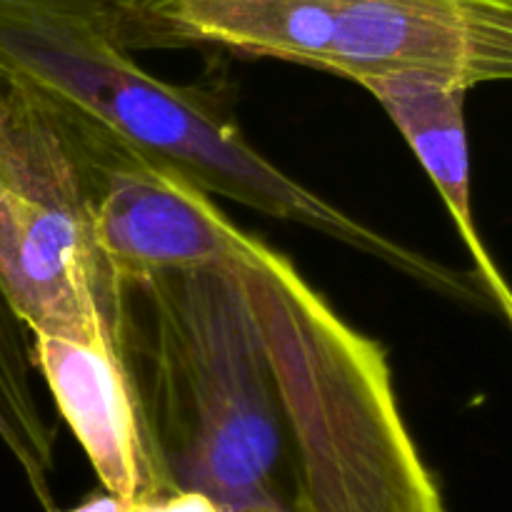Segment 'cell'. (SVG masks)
Here are the masks:
<instances>
[{"instance_id":"cell-1","label":"cell","mask_w":512,"mask_h":512,"mask_svg":"<svg viewBox=\"0 0 512 512\" xmlns=\"http://www.w3.org/2000/svg\"><path fill=\"white\" fill-rule=\"evenodd\" d=\"M113 338L170 490L220 512H448L383 345L238 225L215 263L123 280Z\"/></svg>"},{"instance_id":"cell-2","label":"cell","mask_w":512,"mask_h":512,"mask_svg":"<svg viewBox=\"0 0 512 512\" xmlns=\"http://www.w3.org/2000/svg\"><path fill=\"white\" fill-rule=\"evenodd\" d=\"M0 80L33 90L100 138L178 170L210 195L305 225L458 298L478 288L335 208L265 158L213 95L135 60L113 0H0Z\"/></svg>"},{"instance_id":"cell-3","label":"cell","mask_w":512,"mask_h":512,"mask_svg":"<svg viewBox=\"0 0 512 512\" xmlns=\"http://www.w3.org/2000/svg\"><path fill=\"white\" fill-rule=\"evenodd\" d=\"M135 45H213L363 80H512V0H113Z\"/></svg>"},{"instance_id":"cell-4","label":"cell","mask_w":512,"mask_h":512,"mask_svg":"<svg viewBox=\"0 0 512 512\" xmlns=\"http://www.w3.org/2000/svg\"><path fill=\"white\" fill-rule=\"evenodd\" d=\"M105 140L0 80V290L30 335L115 343L118 283L95 235Z\"/></svg>"},{"instance_id":"cell-5","label":"cell","mask_w":512,"mask_h":512,"mask_svg":"<svg viewBox=\"0 0 512 512\" xmlns=\"http://www.w3.org/2000/svg\"><path fill=\"white\" fill-rule=\"evenodd\" d=\"M233 228L208 190L105 140L95 235L115 283L215 263L228 250Z\"/></svg>"},{"instance_id":"cell-6","label":"cell","mask_w":512,"mask_h":512,"mask_svg":"<svg viewBox=\"0 0 512 512\" xmlns=\"http://www.w3.org/2000/svg\"><path fill=\"white\" fill-rule=\"evenodd\" d=\"M33 363L105 493L140 503L173 493L155 463L115 343L33 335Z\"/></svg>"},{"instance_id":"cell-7","label":"cell","mask_w":512,"mask_h":512,"mask_svg":"<svg viewBox=\"0 0 512 512\" xmlns=\"http://www.w3.org/2000/svg\"><path fill=\"white\" fill-rule=\"evenodd\" d=\"M360 85L375 95L418 155L473 258L480 285L512 328V288L490 258L473 215L470 150L465 130L468 88L425 73L380 75L363 80Z\"/></svg>"},{"instance_id":"cell-8","label":"cell","mask_w":512,"mask_h":512,"mask_svg":"<svg viewBox=\"0 0 512 512\" xmlns=\"http://www.w3.org/2000/svg\"><path fill=\"white\" fill-rule=\"evenodd\" d=\"M28 335L0 290V443L20 468L43 512H58L50 488L58 433L45 418L35 393L33 345Z\"/></svg>"},{"instance_id":"cell-9","label":"cell","mask_w":512,"mask_h":512,"mask_svg":"<svg viewBox=\"0 0 512 512\" xmlns=\"http://www.w3.org/2000/svg\"><path fill=\"white\" fill-rule=\"evenodd\" d=\"M128 512H220L205 495L188 493V490H173V493L158 495V498L128 503Z\"/></svg>"},{"instance_id":"cell-10","label":"cell","mask_w":512,"mask_h":512,"mask_svg":"<svg viewBox=\"0 0 512 512\" xmlns=\"http://www.w3.org/2000/svg\"><path fill=\"white\" fill-rule=\"evenodd\" d=\"M65 512H128V503L115 498V495L110 493H98V495H90V498H85L83 503Z\"/></svg>"}]
</instances>
